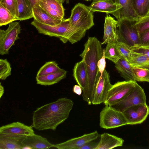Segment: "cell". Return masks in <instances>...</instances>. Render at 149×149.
Returning <instances> with one entry per match:
<instances>
[{
  "mask_svg": "<svg viewBox=\"0 0 149 149\" xmlns=\"http://www.w3.org/2000/svg\"><path fill=\"white\" fill-rule=\"evenodd\" d=\"M100 139V134L97 138L86 144L80 149H96L98 145Z\"/></svg>",
  "mask_w": 149,
  "mask_h": 149,
  "instance_id": "74e56055",
  "label": "cell"
},
{
  "mask_svg": "<svg viewBox=\"0 0 149 149\" xmlns=\"http://www.w3.org/2000/svg\"><path fill=\"white\" fill-rule=\"evenodd\" d=\"M139 34L149 30V13L141 17H139L136 23Z\"/></svg>",
  "mask_w": 149,
  "mask_h": 149,
  "instance_id": "e575fe53",
  "label": "cell"
},
{
  "mask_svg": "<svg viewBox=\"0 0 149 149\" xmlns=\"http://www.w3.org/2000/svg\"><path fill=\"white\" fill-rule=\"evenodd\" d=\"M132 65L149 70V57L141 55L132 57L128 61Z\"/></svg>",
  "mask_w": 149,
  "mask_h": 149,
  "instance_id": "f1b7e54d",
  "label": "cell"
},
{
  "mask_svg": "<svg viewBox=\"0 0 149 149\" xmlns=\"http://www.w3.org/2000/svg\"><path fill=\"white\" fill-rule=\"evenodd\" d=\"M19 23L13 22L9 24L6 30H0V54L2 55L8 54L15 41L19 38V35L21 32Z\"/></svg>",
  "mask_w": 149,
  "mask_h": 149,
  "instance_id": "ba28073f",
  "label": "cell"
},
{
  "mask_svg": "<svg viewBox=\"0 0 149 149\" xmlns=\"http://www.w3.org/2000/svg\"><path fill=\"white\" fill-rule=\"evenodd\" d=\"M104 54L106 58L111 61L115 64L123 57L116 43H107Z\"/></svg>",
  "mask_w": 149,
  "mask_h": 149,
  "instance_id": "d4e9b609",
  "label": "cell"
},
{
  "mask_svg": "<svg viewBox=\"0 0 149 149\" xmlns=\"http://www.w3.org/2000/svg\"><path fill=\"white\" fill-rule=\"evenodd\" d=\"M140 46L149 48V30L139 34Z\"/></svg>",
  "mask_w": 149,
  "mask_h": 149,
  "instance_id": "d590c367",
  "label": "cell"
},
{
  "mask_svg": "<svg viewBox=\"0 0 149 149\" xmlns=\"http://www.w3.org/2000/svg\"><path fill=\"white\" fill-rule=\"evenodd\" d=\"M32 9L34 19L40 23L54 25L60 24L63 20L53 17L36 3L33 6Z\"/></svg>",
  "mask_w": 149,
  "mask_h": 149,
  "instance_id": "d6986e66",
  "label": "cell"
},
{
  "mask_svg": "<svg viewBox=\"0 0 149 149\" xmlns=\"http://www.w3.org/2000/svg\"><path fill=\"white\" fill-rule=\"evenodd\" d=\"M20 140L0 136V149H22Z\"/></svg>",
  "mask_w": 149,
  "mask_h": 149,
  "instance_id": "4316f807",
  "label": "cell"
},
{
  "mask_svg": "<svg viewBox=\"0 0 149 149\" xmlns=\"http://www.w3.org/2000/svg\"><path fill=\"white\" fill-rule=\"evenodd\" d=\"M112 86L110 82L109 74L105 69L95 88L92 104L97 105L104 103L108 91Z\"/></svg>",
  "mask_w": 149,
  "mask_h": 149,
  "instance_id": "7c38bea8",
  "label": "cell"
},
{
  "mask_svg": "<svg viewBox=\"0 0 149 149\" xmlns=\"http://www.w3.org/2000/svg\"><path fill=\"white\" fill-rule=\"evenodd\" d=\"M131 48L132 52L135 53L134 56L141 55L149 57V48L139 46Z\"/></svg>",
  "mask_w": 149,
  "mask_h": 149,
  "instance_id": "8d00e7d4",
  "label": "cell"
},
{
  "mask_svg": "<svg viewBox=\"0 0 149 149\" xmlns=\"http://www.w3.org/2000/svg\"><path fill=\"white\" fill-rule=\"evenodd\" d=\"M136 81H118L113 85L108 92L105 105L111 106L123 99L135 86Z\"/></svg>",
  "mask_w": 149,
  "mask_h": 149,
  "instance_id": "52a82bcc",
  "label": "cell"
},
{
  "mask_svg": "<svg viewBox=\"0 0 149 149\" xmlns=\"http://www.w3.org/2000/svg\"><path fill=\"white\" fill-rule=\"evenodd\" d=\"M67 72L62 69L56 72L45 75L36 76L37 83L42 85L49 86L59 82L66 77Z\"/></svg>",
  "mask_w": 149,
  "mask_h": 149,
  "instance_id": "7402d4cb",
  "label": "cell"
},
{
  "mask_svg": "<svg viewBox=\"0 0 149 149\" xmlns=\"http://www.w3.org/2000/svg\"><path fill=\"white\" fill-rule=\"evenodd\" d=\"M18 20H24L33 17V7L29 0H17Z\"/></svg>",
  "mask_w": 149,
  "mask_h": 149,
  "instance_id": "cb8c5ba5",
  "label": "cell"
},
{
  "mask_svg": "<svg viewBox=\"0 0 149 149\" xmlns=\"http://www.w3.org/2000/svg\"><path fill=\"white\" fill-rule=\"evenodd\" d=\"M73 105L71 100L62 97L38 108L33 113V127L40 131L55 130L68 118Z\"/></svg>",
  "mask_w": 149,
  "mask_h": 149,
  "instance_id": "6da1fadb",
  "label": "cell"
},
{
  "mask_svg": "<svg viewBox=\"0 0 149 149\" xmlns=\"http://www.w3.org/2000/svg\"><path fill=\"white\" fill-rule=\"evenodd\" d=\"M102 45L96 38L90 37L80 55L85 64L88 78L87 89L82 95L83 100L89 105L92 104L94 91L101 76L97 63L103 54L104 49Z\"/></svg>",
  "mask_w": 149,
  "mask_h": 149,
  "instance_id": "7a4b0ae2",
  "label": "cell"
},
{
  "mask_svg": "<svg viewBox=\"0 0 149 149\" xmlns=\"http://www.w3.org/2000/svg\"><path fill=\"white\" fill-rule=\"evenodd\" d=\"M58 64L55 61L46 62L42 66L37 72L36 76L45 75L55 73L61 70Z\"/></svg>",
  "mask_w": 149,
  "mask_h": 149,
  "instance_id": "83f0119b",
  "label": "cell"
},
{
  "mask_svg": "<svg viewBox=\"0 0 149 149\" xmlns=\"http://www.w3.org/2000/svg\"><path fill=\"white\" fill-rule=\"evenodd\" d=\"M85 0V1H91V0Z\"/></svg>",
  "mask_w": 149,
  "mask_h": 149,
  "instance_id": "f6af8a7d",
  "label": "cell"
},
{
  "mask_svg": "<svg viewBox=\"0 0 149 149\" xmlns=\"http://www.w3.org/2000/svg\"></svg>",
  "mask_w": 149,
  "mask_h": 149,
  "instance_id": "bcb514c9",
  "label": "cell"
},
{
  "mask_svg": "<svg viewBox=\"0 0 149 149\" xmlns=\"http://www.w3.org/2000/svg\"><path fill=\"white\" fill-rule=\"evenodd\" d=\"M134 10L139 17L149 13V0H132Z\"/></svg>",
  "mask_w": 149,
  "mask_h": 149,
  "instance_id": "484cf974",
  "label": "cell"
},
{
  "mask_svg": "<svg viewBox=\"0 0 149 149\" xmlns=\"http://www.w3.org/2000/svg\"><path fill=\"white\" fill-rule=\"evenodd\" d=\"M73 92L79 95H81L82 93V90L81 87L79 85H75L73 88Z\"/></svg>",
  "mask_w": 149,
  "mask_h": 149,
  "instance_id": "ab89813d",
  "label": "cell"
},
{
  "mask_svg": "<svg viewBox=\"0 0 149 149\" xmlns=\"http://www.w3.org/2000/svg\"><path fill=\"white\" fill-rule=\"evenodd\" d=\"M32 7L36 3V1L38 0H29Z\"/></svg>",
  "mask_w": 149,
  "mask_h": 149,
  "instance_id": "b9f144b4",
  "label": "cell"
},
{
  "mask_svg": "<svg viewBox=\"0 0 149 149\" xmlns=\"http://www.w3.org/2000/svg\"><path fill=\"white\" fill-rule=\"evenodd\" d=\"M135 81L149 82V70L131 65Z\"/></svg>",
  "mask_w": 149,
  "mask_h": 149,
  "instance_id": "f546056e",
  "label": "cell"
},
{
  "mask_svg": "<svg viewBox=\"0 0 149 149\" xmlns=\"http://www.w3.org/2000/svg\"><path fill=\"white\" fill-rule=\"evenodd\" d=\"M116 44L123 57L128 61L134 54L131 47L123 42L118 41Z\"/></svg>",
  "mask_w": 149,
  "mask_h": 149,
  "instance_id": "d6a6232c",
  "label": "cell"
},
{
  "mask_svg": "<svg viewBox=\"0 0 149 149\" xmlns=\"http://www.w3.org/2000/svg\"><path fill=\"white\" fill-rule=\"evenodd\" d=\"M137 19L123 18L117 20L118 41L124 42L131 48L140 46L139 34L136 25Z\"/></svg>",
  "mask_w": 149,
  "mask_h": 149,
  "instance_id": "277c9868",
  "label": "cell"
},
{
  "mask_svg": "<svg viewBox=\"0 0 149 149\" xmlns=\"http://www.w3.org/2000/svg\"><path fill=\"white\" fill-rule=\"evenodd\" d=\"M68 18L67 39L72 44L80 41L84 37L86 31L94 25L93 13L88 6L80 3L72 9Z\"/></svg>",
  "mask_w": 149,
  "mask_h": 149,
  "instance_id": "3957f363",
  "label": "cell"
},
{
  "mask_svg": "<svg viewBox=\"0 0 149 149\" xmlns=\"http://www.w3.org/2000/svg\"><path fill=\"white\" fill-rule=\"evenodd\" d=\"M120 9L112 14L117 19L123 18L137 19L138 15L135 12L132 3V0H118Z\"/></svg>",
  "mask_w": 149,
  "mask_h": 149,
  "instance_id": "e0dca14e",
  "label": "cell"
},
{
  "mask_svg": "<svg viewBox=\"0 0 149 149\" xmlns=\"http://www.w3.org/2000/svg\"><path fill=\"white\" fill-rule=\"evenodd\" d=\"M34 134L31 127L19 122H13L0 127V136L19 140Z\"/></svg>",
  "mask_w": 149,
  "mask_h": 149,
  "instance_id": "30bf717a",
  "label": "cell"
},
{
  "mask_svg": "<svg viewBox=\"0 0 149 149\" xmlns=\"http://www.w3.org/2000/svg\"><path fill=\"white\" fill-rule=\"evenodd\" d=\"M12 14L0 4V26L6 25L17 20Z\"/></svg>",
  "mask_w": 149,
  "mask_h": 149,
  "instance_id": "4dcf8cb0",
  "label": "cell"
},
{
  "mask_svg": "<svg viewBox=\"0 0 149 149\" xmlns=\"http://www.w3.org/2000/svg\"><path fill=\"white\" fill-rule=\"evenodd\" d=\"M73 76L78 84L81 88L82 93L87 89L88 78L85 64L83 61L76 63L73 70Z\"/></svg>",
  "mask_w": 149,
  "mask_h": 149,
  "instance_id": "ffe728a7",
  "label": "cell"
},
{
  "mask_svg": "<svg viewBox=\"0 0 149 149\" xmlns=\"http://www.w3.org/2000/svg\"><path fill=\"white\" fill-rule=\"evenodd\" d=\"M0 4L8 10L17 20L19 13L17 0H0Z\"/></svg>",
  "mask_w": 149,
  "mask_h": 149,
  "instance_id": "1f68e13d",
  "label": "cell"
},
{
  "mask_svg": "<svg viewBox=\"0 0 149 149\" xmlns=\"http://www.w3.org/2000/svg\"><path fill=\"white\" fill-rule=\"evenodd\" d=\"M88 7L93 13L98 12L112 14L119 9L113 0H93Z\"/></svg>",
  "mask_w": 149,
  "mask_h": 149,
  "instance_id": "ac0fdd59",
  "label": "cell"
},
{
  "mask_svg": "<svg viewBox=\"0 0 149 149\" xmlns=\"http://www.w3.org/2000/svg\"><path fill=\"white\" fill-rule=\"evenodd\" d=\"M4 93V89L3 86L0 84V98H1Z\"/></svg>",
  "mask_w": 149,
  "mask_h": 149,
  "instance_id": "60d3db41",
  "label": "cell"
},
{
  "mask_svg": "<svg viewBox=\"0 0 149 149\" xmlns=\"http://www.w3.org/2000/svg\"><path fill=\"white\" fill-rule=\"evenodd\" d=\"M10 65L7 59L0 60V79L5 80L11 74Z\"/></svg>",
  "mask_w": 149,
  "mask_h": 149,
  "instance_id": "836d02e7",
  "label": "cell"
},
{
  "mask_svg": "<svg viewBox=\"0 0 149 149\" xmlns=\"http://www.w3.org/2000/svg\"><path fill=\"white\" fill-rule=\"evenodd\" d=\"M128 125L123 113L108 105L102 110L100 115V125L104 129H111Z\"/></svg>",
  "mask_w": 149,
  "mask_h": 149,
  "instance_id": "5b68a950",
  "label": "cell"
},
{
  "mask_svg": "<svg viewBox=\"0 0 149 149\" xmlns=\"http://www.w3.org/2000/svg\"><path fill=\"white\" fill-rule=\"evenodd\" d=\"M124 140L121 138L107 133L100 135V139L96 149H111L122 146Z\"/></svg>",
  "mask_w": 149,
  "mask_h": 149,
  "instance_id": "44dd1931",
  "label": "cell"
},
{
  "mask_svg": "<svg viewBox=\"0 0 149 149\" xmlns=\"http://www.w3.org/2000/svg\"><path fill=\"white\" fill-rule=\"evenodd\" d=\"M115 64L118 72L126 80L135 81L131 65L127 60L122 57Z\"/></svg>",
  "mask_w": 149,
  "mask_h": 149,
  "instance_id": "603a6c76",
  "label": "cell"
},
{
  "mask_svg": "<svg viewBox=\"0 0 149 149\" xmlns=\"http://www.w3.org/2000/svg\"><path fill=\"white\" fill-rule=\"evenodd\" d=\"M31 24L40 33L58 38L64 43L68 41L67 36L69 27V18L64 19L60 24L54 25L43 24L35 19L31 22Z\"/></svg>",
  "mask_w": 149,
  "mask_h": 149,
  "instance_id": "8992f818",
  "label": "cell"
},
{
  "mask_svg": "<svg viewBox=\"0 0 149 149\" xmlns=\"http://www.w3.org/2000/svg\"><path fill=\"white\" fill-rule=\"evenodd\" d=\"M62 3H64L65 2L67 4H68L69 3L70 0H59Z\"/></svg>",
  "mask_w": 149,
  "mask_h": 149,
  "instance_id": "7bdbcfd3",
  "label": "cell"
},
{
  "mask_svg": "<svg viewBox=\"0 0 149 149\" xmlns=\"http://www.w3.org/2000/svg\"><path fill=\"white\" fill-rule=\"evenodd\" d=\"M36 3L55 19H64L65 9L63 3L59 0H38Z\"/></svg>",
  "mask_w": 149,
  "mask_h": 149,
  "instance_id": "5bb4252c",
  "label": "cell"
},
{
  "mask_svg": "<svg viewBox=\"0 0 149 149\" xmlns=\"http://www.w3.org/2000/svg\"><path fill=\"white\" fill-rule=\"evenodd\" d=\"M145 103H146V97L144 91L136 83L135 86L123 99L111 106L123 112L133 105Z\"/></svg>",
  "mask_w": 149,
  "mask_h": 149,
  "instance_id": "9c48e42d",
  "label": "cell"
},
{
  "mask_svg": "<svg viewBox=\"0 0 149 149\" xmlns=\"http://www.w3.org/2000/svg\"><path fill=\"white\" fill-rule=\"evenodd\" d=\"M128 125H134L143 123L149 115V107L146 103L134 105L123 112Z\"/></svg>",
  "mask_w": 149,
  "mask_h": 149,
  "instance_id": "8fae6325",
  "label": "cell"
},
{
  "mask_svg": "<svg viewBox=\"0 0 149 149\" xmlns=\"http://www.w3.org/2000/svg\"><path fill=\"white\" fill-rule=\"evenodd\" d=\"M105 49H104L103 55L98 62L97 66L101 74L100 77L102 76L103 72L105 69L106 62L104 54Z\"/></svg>",
  "mask_w": 149,
  "mask_h": 149,
  "instance_id": "f35d334b",
  "label": "cell"
},
{
  "mask_svg": "<svg viewBox=\"0 0 149 149\" xmlns=\"http://www.w3.org/2000/svg\"><path fill=\"white\" fill-rule=\"evenodd\" d=\"M117 20L107 13L105 18L104 31L102 44L108 43H116L118 37L117 32Z\"/></svg>",
  "mask_w": 149,
  "mask_h": 149,
  "instance_id": "9a60e30c",
  "label": "cell"
},
{
  "mask_svg": "<svg viewBox=\"0 0 149 149\" xmlns=\"http://www.w3.org/2000/svg\"><path fill=\"white\" fill-rule=\"evenodd\" d=\"M113 1H114V2H115L116 3L117 5L118 6V0H113Z\"/></svg>",
  "mask_w": 149,
  "mask_h": 149,
  "instance_id": "ee69618b",
  "label": "cell"
},
{
  "mask_svg": "<svg viewBox=\"0 0 149 149\" xmlns=\"http://www.w3.org/2000/svg\"><path fill=\"white\" fill-rule=\"evenodd\" d=\"M100 135L96 130L63 143L54 144L53 147L58 149H80L88 142L97 138Z\"/></svg>",
  "mask_w": 149,
  "mask_h": 149,
  "instance_id": "4fadbf2b",
  "label": "cell"
},
{
  "mask_svg": "<svg viewBox=\"0 0 149 149\" xmlns=\"http://www.w3.org/2000/svg\"><path fill=\"white\" fill-rule=\"evenodd\" d=\"M23 149H49L53 147L46 138L36 134L27 136L20 140Z\"/></svg>",
  "mask_w": 149,
  "mask_h": 149,
  "instance_id": "2e32d148",
  "label": "cell"
}]
</instances>
